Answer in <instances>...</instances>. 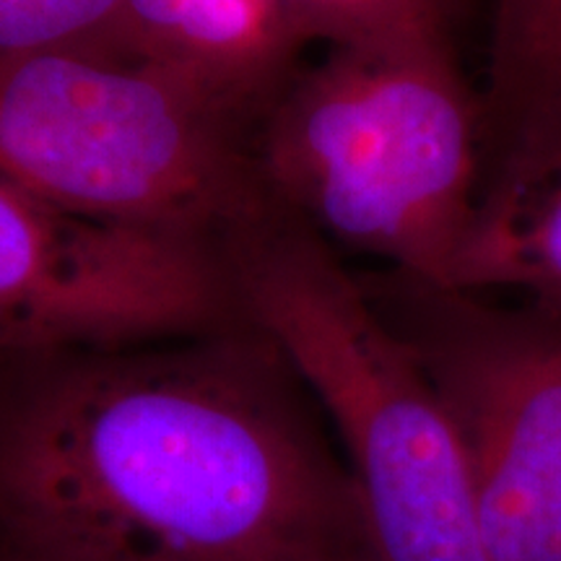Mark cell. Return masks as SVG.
I'll use <instances>...</instances> for the list:
<instances>
[{"label":"cell","mask_w":561,"mask_h":561,"mask_svg":"<svg viewBox=\"0 0 561 561\" xmlns=\"http://www.w3.org/2000/svg\"><path fill=\"white\" fill-rule=\"evenodd\" d=\"M312 403L248 322L0 362V553L331 561L375 549Z\"/></svg>","instance_id":"1"},{"label":"cell","mask_w":561,"mask_h":561,"mask_svg":"<svg viewBox=\"0 0 561 561\" xmlns=\"http://www.w3.org/2000/svg\"><path fill=\"white\" fill-rule=\"evenodd\" d=\"M257 170L322 240L450 291L483 174L481 100L455 42L328 47L273 107Z\"/></svg>","instance_id":"2"},{"label":"cell","mask_w":561,"mask_h":561,"mask_svg":"<svg viewBox=\"0 0 561 561\" xmlns=\"http://www.w3.org/2000/svg\"><path fill=\"white\" fill-rule=\"evenodd\" d=\"M248 325L331 419L382 561H483L455 421L403 333L307 224L250 240Z\"/></svg>","instance_id":"3"},{"label":"cell","mask_w":561,"mask_h":561,"mask_svg":"<svg viewBox=\"0 0 561 561\" xmlns=\"http://www.w3.org/2000/svg\"><path fill=\"white\" fill-rule=\"evenodd\" d=\"M229 107L115 50L0 55V178L91 219L255 229L261 193Z\"/></svg>","instance_id":"4"},{"label":"cell","mask_w":561,"mask_h":561,"mask_svg":"<svg viewBox=\"0 0 561 561\" xmlns=\"http://www.w3.org/2000/svg\"><path fill=\"white\" fill-rule=\"evenodd\" d=\"M369 294L455 421L483 561H561V305L502 307L403 276Z\"/></svg>","instance_id":"5"},{"label":"cell","mask_w":561,"mask_h":561,"mask_svg":"<svg viewBox=\"0 0 561 561\" xmlns=\"http://www.w3.org/2000/svg\"><path fill=\"white\" fill-rule=\"evenodd\" d=\"M206 240L66 208L0 178V362L231 328Z\"/></svg>","instance_id":"6"},{"label":"cell","mask_w":561,"mask_h":561,"mask_svg":"<svg viewBox=\"0 0 561 561\" xmlns=\"http://www.w3.org/2000/svg\"><path fill=\"white\" fill-rule=\"evenodd\" d=\"M483 121L481 214L561 178V0H496Z\"/></svg>","instance_id":"7"},{"label":"cell","mask_w":561,"mask_h":561,"mask_svg":"<svg viewBox=\"0 0 561 561\" xmlns=\"http://www.w3.org/2000/svg\"><path fill=\"white\" fill-rule=\"evenodd\" d=\"M310 45L294 0H123V53L237 110Z\"/></svg>","instance_id":"8"},{"label":"cell","mask_w":561,"mask_h":561,"mask_svg":"<svg viewBox=\"0 0 561 561\" xmlns=\"http://www.w3.org/2000/svg\"><path fill=\"white\" fill-rule=\"evenodd\" d=\"M496 289L561 305V178L507 214L476 221L450 291Z\"/></svg>","instance_id":"9"},{"label":"cell","mask_w":561,"mask_h":561,"mask_svg":"<svg viewBox=\"0 0 561 561\" xmlns=\"http://www.w3.org/2000/svg\"><path fill=\"white\" fill-rule=\"evenodd\" d=\"M466 0H294L307 42L325 47L453 39Z\"/></svg>","instance_id":"10"},{"label":"cell","mask_w":561,"mask_h":561,"mask_svg":"<svg viewBox=\"0 0 561 561\" xmlns=\"http://www.w3.org/2000/svg\"><path fill=\"white\" fill-rule=\"evenodd\" d=\"M123 53V0H0V55Z\"/></svg>","instance_id":"11"},{"label":"cell","mask_w":561,"mask_h":561,"mask_svg":"<svg viewBox=\"0 0 561 561\" xmlns=\"http://www.w3.org/2000/svg\"><path fill=\"white\" fill-rule=\"evenodd\" d=\"M331 561H382L380 553L375 549H362V551H351V553H343V557H335Z\"/></svg>","instance_id":"12"},{"label":"cell","mask_w":561,"mask_h":561,"mask_svg":"<svg viewBox=\"0 0 561 561\" xmlns=\"http://www.w3.org/2000/svg\"><path fill=\"white\" fill-rule=\"evenodd\" d=\"M0 561H19V559H11V557H5V553H0Z\"/></svg>","instance_id":"13"}]
</instances>
